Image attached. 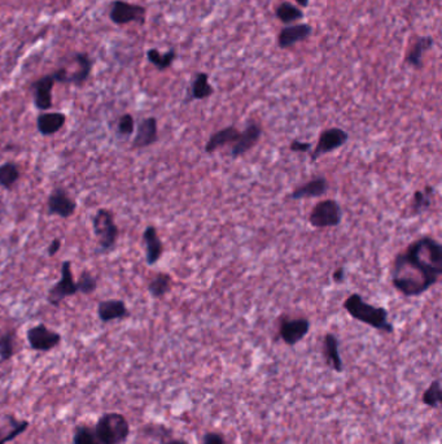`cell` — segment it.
<instances>
[{
  "mask_svg": "<svg viewBox=\"0 0 442 444\" xmlns=\"http://www.w3.org/2000/svg\"><path fill=\"white\" fill-rule=\"evenodd\" d=\"M312 35V26L309 24H296L287 25L281 29L278 37V46L281 50L291 49L300 42L309 40Z\"/></svg>",
  "mask_w": 442,
  "mask_h": 444,
  "instance_id": "cell-16",
  "label": "cell"
},
{
  "mask_svg": "<svg viewBox=\"0 0 442 444\" xmlns=\"http://www.w3.org/2000/svg\"><path fill=\"white\" fill-rule=\"evenodd\" d=\"M31 350L38 352H48L61 343V334L51 330L44 323L33 326L26 333Z\"/></svg>",
  "mask_w": 442,
  "mask_h": 444,
  "instance_id": "cell-10",
  "label": "cell"
},
{
  "mask_svg": "<svg viewBox=\"0 0 442 444\" xmlns=\"http://www.w3.org/2000/svg\"><path fill=\"white\" fill-rule=\"evenodd\" d=\"M345 277H346L345 268H344V266H339V268L335 269V272L332 274V281L337 283V284H342V283L345 282Z\"/></svg>",
  "mask_w": 442,
  "mask_h": 444,
  "instance_id": "cell-38",
  "label": "cell"
},
{
  "mask_svg": "<svg viewBox=\"0 0 442 444\" xmlns=\"http://www.w3.org/2000/svg\"><path fill=\"white\" fill-rule=\"evenodd\" d=\"M47 211L51 216H58L60 219H71L77 211V203L71 199L67 190L56 187L53 189L47 199Z\"/></svg>",
  "mask_w": 442,
  "mask_h": 444,
  "instance_id": "cell-11",
  "label": "cell"
},
{
  "mask_svg": "<svg viewBox=\"0 0 442 444\" xmlns=\"http://www.w3.org/2000/svg\"><path fill=\"white\" fill-rule=\"evenodd\" d=\"M166 444H187V442H184V441H181V439H173L170 442H168Z\"/></svg>",
  "mask_w": 442,
  "mask_h": 444,
  "instance_id": "cell-41",
  "label": "cell"
},
{
  "mask_svg": "<svg viewBox=\"0 0 442 444\" xmlns=\"http://www.w3.org/2000/svg\"><path fill=\"white\" fill-rule=\"evenodd\" d=\"M135 132V120L130 113H125L117 122V133L121 137H130Z\"/></svg>",
  "mask_w": 442,
  "mask_h": 444,
  "instance_id": "cell-35",
  "label": "cell"
},
{
  "mask_svg": "<svg viewBox=\"0 0 442 444\" xmlns=\"http://www.w3.org/2000/svg\"><path fill=\"white\" fill-rule=\"evenodd\" d=\"M442 402L441 384L439 379L433 381L423 394V403L430 408H439Z\"/></svg>",
  "mask_w": 442,
  "mask_h": 444,
  "instance_id": "cell-32",
  "label": "cell"
},
{
  "mask_svg": "<svg viewBox=\"0 0 442 444\" xmlns=\"http://www.w3.org/2000/svg\"><path fill=\"white\" fill-rule=\"evenodd\" d=\"M76 283H77L78 293L83 295H91L98 289V280L89 271H83L80 273V278L78 281H76Z\"/></svg>",
  "mask_w": 442,
  "mask_h": 444,
  "instance_id": "cell-34",
  "label": "cell"
},
{
  "mask_svg": "<svg viewBox=\"0 0 442 444\" xmlns=\"http://www.w3.org/2000/svg\"><path fill=\"white\" fill-rule=\"evenodd\" d=\"M342 308L354 320L364 323L375 330L387 334H393L394 332V326L389 321L388 311L382 307H376L364 302L360 293H354L348 296L342 304Z\"/></svg>",
  "mask_w": 442,
  "mask_h": 444,
  "instance_id": "cell-2",
  "label": "cell"
},
{
  "mask_svg": "<svg viewBox=\"0 0 442 444\" xmlns=\"http://www.w3.org/2000/svg\"><path fill=\"white\" fill-rule=\"evenodd\" d=\"M342 205L335 199H324L317 203L309 214V222L315 229L336 228L342 223Z\"/></svg>",
  "mask_w": 442,
  "mask_h": 444,
  "instance_id": "cell-6",
  "label": "cell"
},
{
  "mask_svg": "<svg viewBox=\"0 0 442 444\" xmlns=\"http://www.w3.org/2000/svg\"><path fill=\"white\" fill-rule=\"evenodd\" d=\"M147 289H148V293H150L152 298L162 299L166 293H170V274H168V273H157L148 283Z\"/></svg>",
  "mask_w": 442,
  "mask_h": 444,
  "instance_id": "cell-27",
  "label": "cell"
},
{
  "mask_svg": "<svg viewBox=\"0 0 442 444\" xmlns=\"http://www.w3.org/2000/svg\"><path fill=\"white\" fill-rule=\"evenodd\" d=\"M290 150L292 152H297V153H310L312 150V143L294 139V141H292Z\"/></svg>",
  "mask_w": 442,
  "mask_h": 444,
  "instance_id": "cell-36",
  "label": "cell"
},
{
  "mask_svg": "<svg viewBox=\"0 0 442 444\" xmlns=\"http://www.w3.org/2000/svg\"><path fill=\"white\" fill-rule=\"evenodd\" d=\"M330 189V183L327 181L326 177L319 176L315 177L309 182L303 183L300 187L294 189L293 191L288 195L290 200H302V199H312V198H319L328 192Z\"/></svg>",
  "mask_w": 442,
  "mask_h": 444,
  "instance_id": "cell-17",
  "label": "cell"
},
{
  "mask_svg": "<svg viewBox=\"0 0 442 444\" xmlns=\"http://www.w3.org/2000/svg\"><path fill=\"white\" fill-rule=\"evenodd\" d=\"M73 444H100L94 429L86 425H80L76 427L73 435Z\"/></svg>",
  "mask_w": 442,
  "mask_h": 444,
  "instance_id": "cell-33",
  "label": "cell"
},
{
  "mask_svg": "<svg viewBox=\"0 0 442 444\" xmlns=\"http://www.w3.org/2000/svg\"><path fill=\"white\" fill-rule=\"evenodd\" d=\"M433 46H434V40L430 35L416 38V41L412 44V49H410L407 56H406V62L410 67H412L414 69H418V71L422 69L424 55L428 51L432 50Z\"/></svg>",
  "mask_w": 442,
  "mask_h": 444,
  "instance_id": "cell-24",
  "label": "cell"
},
{
  "mask_svg": "<svg viewBox=\"0 0 442 444\" xmlns=\"http://www.w3.org/2000/svg\"><path fill=\"white\" fill-rule=\"evenodd\" d=\"M147 17V8L132 4L123 0H116L111 4L109 19L116 25H127V24H139L144 25Z\"/></svg>",
  "mask_w": 442,
  "mask_h": 444,
  "instance_id": "cell-8",
  "label": "cell"
},
{
  "mask_svg": "<svg viewBox=\"0 0 442 444\" xmlns=\"http://www.w3.org/2000/svg\"><path fill=\"white\" fill-rule=\"evenodd\" d=\"M98 317L103 323L120 321L130 317V311L126 303L120 299L103 300L98 304Z\"/></svg>",
  "mask_w": 442,
  "mask_h": 444,
  "instance_id": "cell-18",
  "label": "cell"
},
{
  "mask_svg": "<svg viewBox=\"0 0 442 444\" xmlns=\"http://www.w3.org/2000/svg\"><path fill=\"white\" fill-rule=\"evenodd\" d=\"M436 195V190L433 186H425L422 190L414 192L412 203V216H419L427 212L432 207L433 199Z\"/></svg>",
  "mask_w": 442,
  "mask_h": 444,
  "instance_id": "cell-25",
  "label": "cell"
},
{
  "mask_svg": "<svg viewBox=\"0 0 442 444\" xmlns=\"http://www.w3.org/2000/svg\"><path fill=\"white\" fill-rule=\"evenodd\" d=\"M71 60L74 61L76 68L71 67H61L59 69L52 73L56 83H64V85H74L77 87L83 86L90 77L94 60L91 59L90 55L86 52H74L71 55Z\"/></svg>",
  "mask_w": 442,
  "mask_h": 444,
  "instance_id": "cell-5",
  "label": "cell"
},
{
  "mask_svg": "<svg viewBox=\"0 0 442 444\" xmlns=\"http://www.w3.org/2000/svg\"><path fill=\"white\" fill-rule=\"evenodd\" d=\"M240 132L238 130V128L235 125H230V126H226L218 132L213 133L209 139L206 142L205 147H204V151L205 153H213V152L217 151L218 148H221L226 144H230V143H235L236 139L239 138Z\"/></svg>",
  "mask_w": 442,
  "mask_h": 444,
  "instance_id": "cell-23",
  "label": "cell"
},
{
  "mask_svg": "<svg viewBox=\"0 0 442 444\" xmlns=\"http://www.w3.org/2000/svg\"><path fill=\"white\" fill-rule=\"evenodd\" d=\"M143 242H144V247H145L147 265L152 266V265L159 263V260L163 253V244L159 237L157 229L153 225H150L144 229Z\"/></svg>",
  "mask_w": 442,
  "mask_h": 444,
  "instance_id": "cell-19",
  "label": "cell"
},
{
  "mask_svg": "<svg viewBox=\"0 0 442 444\" xmlns=\"http://www.w3.org/2000/svg\"><path fill=\"white\" fill-rule=\"evenodd\" d=\"M159 141V125L156 117L143 119L136 125V134L132 139L131 147L134 150L147 148Z\"/></svg>",
  "mask_w": 442,
  "mask_h": 444,
  "instance_id": "cell-15",
  "label": "cell"
},
{
  "mask_svg": "<svg viewBox=\"0 0 442 444\" xmlns=\"http://www.w3.org/2000/svg\"><path fill=\"white\" fill-rule=\"evenodd\" d=\"M340 343L335 334H326L323 341V355L326 357L327 365H330L332 369L337 373L344 372V363L340 356Z\"/></svg>",
  "mask_w": 442,
  "mask_h": 444,
  "instance_id": "cell-22",
  "label": "cell"
},
{
  "mask_svg": "<svg viewBox=\"0 0 442 444\" xmlns=\"http://www.w3.org/2000/svg\"><path fill=\"white\" fill-rule=\"evenodd\" d=\"M213 94H214V89L209 83V74L205 71H199L192 78L184 103L188 104L191 101H204L211 98Z\"/></svg>",
  "mask_w": 442,
  "mask_h": 444,
  "instance_id": "cell-20",
  "label": "cell"
},
{
  "mask_svg": "<svg viewBox=\"0 0 442 444\" xmlns=\"http://www.w3.org/2000/svg\"><path fill=\"white\" fill-rule=\"evenodd\" d=\"M275 16L278 20L285 25H291L293 22H297L305 17L300 7L292 4L290 1H283L278 6L275 8Z\"/></svg>",
  "mask_w": 442,
  "mask_h": 444,
  "instance_id": "cell-28",
  "label": "cell"
},
{
  "mask_svg": "<svg viewBox=\"0 0 442 444\" xmlns=\"http://www.w3.org/2000/svg\"><path fill=\"white\" fill-rule=\"evenodd\" d=\"M94 432L100 444H123L130 435V425L123 414L109 412L98 420Z\"/></svg>",
  "mask_w": 442,
  "mask_h": 444,
  "instance_id": "cell-3",
  "label": "cell"
},
{
  "mask_svg": "<svg viewBox=\"0 0 442 444\" xmlns=\"http://www.w3.org/2000/svg\"><path fill=\"white\" fill-rule=\"evenodd\" d=\"M92 230L103 253H111L118 241V226L114 222V214L107 208H100L92 219Z\"/></svg>",
  "mask_w": 442,
  "mask_h": 444,
  "instance_id": "cell-4",
  "label": "cell"
},
{
  "mask_svg": "<svg viewBox=\"0 0 442 444\" xmlns=\"http://www.w3.org/2000/svg\"><path fill=\"white\" fill-rule=\"evenodd\" d=\"M348 141H349V134L342 128L326 129L319 135V139H318L315 148L310 152L312 162H315L318 159H321L323 155H327V153H331V152L342 148V146H345L348 143Z\"/></svg>",
  "mask_w": 442,
  "mask_h": 444,
  "instance_id": "cell-9",
  "label": "cell"
},
{
  "mask_svg": "<svg viewBox=\"0 0 442 444\" xmlns=\"http://www.w3.org/2000/svg\"><path fill=\"white\" fill-rule=\"evenodd\" d=\"M67 116L61 112H42L37 117V129L40 135L51 137L65 126Z\"/></svg>",
  "mask_w": 442,
  "mask_h": 444,
  "instance_id": "cell-21",
  "label": "cell"
},
{
  "mask_svg": "<svg viewBox=\"0 0 442 444\" xmlns=\"http://www.w3.org/2000/svg\"><path fill=\"white\" fill-rule=\"evenodd\" d=\"M61 277L60 280L56 282L55 286H52L47 295V302L52 307H56L59 308L60 304L78 293V289H77V283L74 281V277H73V272H71V263L69 260H65L61 264Z\"/></svg>",
  "mask_w": 442,
  "mask_h": 444,
  "instance_id": "cell-7",
  "label": "cell"
},
{
  "mask_svg": "<svg viewBox=\"0 0 442 444\" xmlns=\"http://www.w3.org/2000/svg\"><path fill=\"white\" fill-rule=\"evenodd\" d=\"M442 275V246L432 237H422L394 259L393 287L407 298L422 296Z\"/></svg>",
  "mask_w": 442,
  "mask_h": 444,
  "instance_id": "cell-1",
  "label": "cell"
},
{
  "mask_svg": "<svg viewBox=\"0 0 442 444\" xmlns=\"http://www.w3.org/2000/svg\"><path fill=\"white\" fill-rule=\"evenodd\" d=\"M7 418L10 421V430L7 433H4L3 429H0V444H6L15 441L17 436L24 434L30 426L29 421L16 420L13 416H8Z\"/></svg>",
  "mask_w": 442,
  "mask_h": 444,
  "instance_id": "cell-30",
  "label": "cell"
},
{
  "mask_svg": "<svg viewBox=\"0 0 442 444\" xmlns=\"http://www.w3.org/2000/svg\"><path fill=\"white\" fill-rule=\"evenodd\" d=\"M16 352V332L8 330L0 335V361L6 363Z\"/></svg>",
  "mask_w": 442,
  "mask_h": 444,
  "instance_id": "cell-31",
  "label": "cell"
},
{
  "mask_svg": "<svg viewBox=\"0 0 442 444\" xmlns=\"http://www.w3.org/2000/svg\"><path fill=\"white\" fill-rule=\"evenodd\" d=\"M175 59H177V51L174 49H170L165 53H161L157 49H150L147 51V60L150 61L159 71L169 69Z\"/></svg>",
  "mask_w": 442,
  "mask_h": 444,
  "instance_id": "cell-26",
  "label": "cell"
},
{
  "mask_svg": "<svg viewBox=\"0 0 442 444\" xmlns=\"http://www.w3.org/2000/svg\"><path fill=\"white\" fill-rule=\"evenodd\" d=\"M310 332V321L308 318H284L281 323L279 335L287 345L293 347Z\"/></svg>",
  "mask_w": 442,
  "mask_h": 444,
  "instance_id": "cell-12",
  "label": "cell"
},
{
  "mask_svg": "<svg viewBox=\"0 0 442 444\" xmlns=\"http://www.w3.org/2000/svg\"><path fill=\"white\" fill-rule=\"evenodd\" d=\"M262 137V128L258 122H248L244 132H240L239 138L232 146L230 156L232 160L239 159L244 153L251 151V148L260 142Z\"/></svg>",
  "mask_w": 442,
  "mask_h": 444,
  "instance_id": "cell-14",
  "label": "cell"
},
{
  "mask_svg": "<svg viewBox=\"0 0 442 444\" xmlns=\"http://www.w3.org/2000/svg\"><path fill=\"white\" fill-rule=\"evenodd\" d=\"M20 177V168L15 162H7L0 165V187L10 190Z\"/></svg>",
  "mask_w": 442,
  "mask_h": 444,
  "instance_id": "cell-29",
  "label": "cell"
},
{
  "mask_svg": "<svg viewBox=\"0 0 442 444\" xmlns=\"http://www.w3.org/2000/svg\"><path fill=\"white\" fill-rule=\"evenodd\" d=\"M55 78L51 74L43 76L37 81L31 83V92H33V103L34 107L40 112L48 111L53 105L52 101V90L55 86Z\"/></svg>",
  "mask_w": 442,
  "mask_h": 444,
  "instance_id": "cell-13",
  "label": "cell"
},
{
  "mask_svg": "<svg viewBox=\"0 0 442 444\" xmlns=\"http://www.w3.org/2000/svg\"><path fill=\"white\" fill-rule=\"evenodd\" d=\"M300 8H308L310 0H294Z\"/></svg>",
  "mask_w": 442,
  "mask_h": 444,
  "instance_id": "cell-40",
  "label": "cell"
},
{
  "mask_svg": "<svg viewBox=\"0 0 442 444\" xmlns=\"http://www.w3.org/2000/svg\"><path fill=\"white\" fill-rule=\"evenodd\" d=\"M60 250L61 241L59 238H55V239L50 243V246H48V248H47V253H48L50 257H52V256H55L56 253H59Z\"/></svg>",
  "mask_w": 442,
  "mask_h": 444,
  "instance_id": "cell-39",
  "label": "cell"
},
{
  "mask_svg": "<svg viewBox=\"0 0 442 444\" xmlns=\"http://www.w3.org/2000/svg\"><path fill=\"white\" fill-rule=\"evenodd\" d=\"M201 444H224V438L220 433H206Z\"/></svg>",
  "mask_w": 442,
  "mask_h": 444,
  "instance_id": "cell-37",
  "label": "cell"
}]
</instances>
